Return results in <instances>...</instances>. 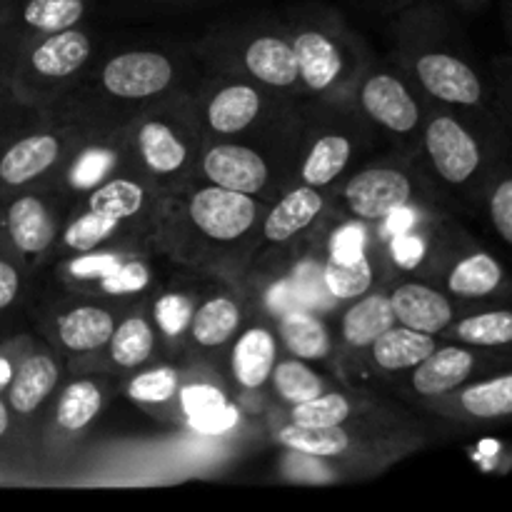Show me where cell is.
I'll return each instance as SVG.
<instances>
[{
    "instance_id": "cell-1",
    "label": "cell",
    "mask_w": 512,
    "mask_h": 512,
    "mask_svg": "<svg viewBox=\"0 0 512 512\" xmlns=\"http://www.w3.org/2000/svg\"><path fill=\"white\" fill-rule=\"evenodd\" d=\"M430 168L450 190L483 200L490 178L508 155L512 140L498 115L435 113L423 130Z\"/></svg>"
},
{
    "instance_id": "cell-2",
    "label": "cell",
    "mask_w": 512,
    "mask_h": 512,
    "mask_svg": "<svg viewBox=\"0 0 512 512\" xmlns=\"http://www.w3.org/2000/svg\"><path fill=\"white\" fill-rule=\"evenodd\" d=\"M415 78L438 103L475 115H495L493 80L483 78V73H478L463 55L428 50L415 60Z\"/></svg>"
},
{
    "instance_id": "cell-3",
    "label": "cell",
    "mask_w": 512,
    "mask_h": 512,
    "mask_svg": "<svg viewBox=\"0 0 512 512\" xmlns=\"http://www.w3.org/2000/svg\"><path fill=\"white\" fill-rule=\"evenodd\" d=\"M510 353H495V350L470 348L463 343L438 345L420 365H415L410 375V388L420 398L435 400L443 395L455 393L473 380L485 378L490 373L510 368Z\"/></svg>"
},
{
    "instance_id": "cell-4",
    "label": "cell",
    "mask_w": 512,
    "mask_h": 512,
    "mask_svg": "<svg viewBox=\"0 0 512 512\" xmlns=\"http://www.w3.org/2000/svg\"><path fill=\"white\" fill-rule=\"evenodd\" d=\"M258 213L260 205L255 203L253 195L213 183L195 190L185 205V220L190 228L215 245H228L245 238L258 220Z\"/></svg>"
},
{
    "instance_id": "cell-5",
    "label": "cell",
    "mask_w": 512,
    "mask_h": 512,
    "mask_svg": "<svg viewBox=\"0 0 512 512\" xmlns=\"http://www.w3.org/2000/svg\"><path fill=\"white\" fill-rule=\"evenodd\" d=\"M433 410L463 425L512 423V365L435 398Z\"/></svg>"
},
{
    "instance_id": "cell-6",
    "label": "cell",
    "mask_w": 512,
    "mask_h": 512,
    "mask_svg": "<svg viewBox=\"0 0 512 512\" xmlns=\"http://www.w3.org/2000/svg\"><path fill=\"white\" fill-rule=\"evenodd\" d=\"M413 180L398 168H368L350 178L343 200L358 220L383 223L390 213L413 203Z\"/></svg>"
},
{
    "instance_id": "cell-7",
    "label": "cell",
    "mask_w": 512,
    "mask_h": 512,
    "mask_svg": "<svg viewBox=\"0 0 512 512\" xmlns=\"http://www.w3.org/2000/svg\"><path fill=\"white\" fill-rule=\"evenodd\" d=\"M175 78L170 58L158 50H130L110 58L103 68V85L113 98L140 100L160 95Z\"/></svg>"
},
{
    "instance_id": "cell-8",
    "label": "cell",
    "mask_w": 512,
    "mask_h": 512,
    "mask_svg": "<svg viewBox=\"0 0 512 512\" xmlns=\"http://www.w3.org/2000/svg\"><path fill=\"white\" fill-rule=\"evenodd\" d=\"M445 288L460 300L512 298V278L495 255L470 248L445 273Z\"/></svg>"
},
{
    "instance_id": "cell-9",
    "label": "cell",
    "mask_w": 512,
    "mask_h": 512,
    "mask_svg": "<svg viewBox=\"0 0 512 512\" xmlns=\"http://www.w3.org/2000/svg\"><path fill=\"white\" fill-rule=\"evenodd\" d=\"M203 173L213 185L245 195L263 193L270 180V170L258 150L233 143L210 148L203 158Z\"/></svg>"
},
{
    "instance_id": "cell-10",
    "label": "cell",
    "mask_w": 512,
    "mask_h": 512,
    "mask_svg": "<svg viewBox=\"0 0 512 512\" xmlns=\"http://www.w3.org/2000/svg\"><path fill=\"white\" fill-rule=\"evenodd\" d=\"M88 33L75 25V28L58 30V33L40 35L38 43L30 48L28 58H25V70L28 75L38 80H63L78 73L90 58Z\"/></svg>"
},
{
    "instance_id": "cell-11",
    "label": "cell",
    "mask_w": 512,
    "mask_h": 512,
    "mask_svg": "<svg viewBox=\"0 0 512 512\" xmlns=\"http://www.w3.org/2000/svg\"><path fill=\"white\" fill-rule=\"evenodd\" d=\"M395 320L405 328L428 335H443L458 320L453 300L438 288L423 283H403L390 293Z\"/></svg>"
},
{
    "instance_id": "cell-12",
    "label": "cell",
    "mask_w": 512,
    "mask_h": 512,
    "mask_svg": "<svg viewBox=\"0 0 512 512\" xmlns=\"http://www.w3.org/2000/svg\"><path fill=\"white\" fill-rule=\"evenodd\" d=\"M363 110L393 133H413L420 123V105L408 88L390 73L370 75L360 90Z\"/></svg>"
},
{
    "instance_id": "cell-13",
    "label": "cell",
    "mask_w": 512,
    "mask_h": 512,
    "mask_svg": "<svg viewBox=\"0 0 512 512\" xmlns=\"http://www.w3.org/2000/svg\"><path fill=\"white\" fill-rule=\"evenodd\" d=\"M290 43L298 58L300 80L310 90L323 93L338 83L343 73V53L333 35L325 33L323 28H303Z\"/></svg>"
},
{
    "instance_id": "cell-14",
    "label": "cell",
    "mask_w": 512,
    "mask_h": 512,
    "mask_svg": "<svg viewBox=\"0 0 512 512\" xmlns=\"http://www.w3.org/2000/svg\"><path fill=\"white\" fill-rule=\"evenodd\" d=\"M8 238L25 258H38L53 245L55 218L38 195H20L5 210Z\"/></svg>"
},
{
    "instance_id": "cell-15",
    "label": "cell",
    "mask_w": 512,
    "mask_h": 512,
    "mask_svg": "<svg viewBox=\"0 0 512 512\" xmlns=\"http://www.w3.org/2000/svg\"><path fill=\"white\" fill-rule=\"evenodd\" d=\"M60 158V140L50 133H33L15 140L0 155V183L5 188H23L48 173Z\"/></svg>"
},
{
    "instance_id": "cell-16",
    "label": "cell",
    "mask_w": 512,
    "mask_h": 512,
    "mask_svg": "<svg viewBox=\"0 0 512 512\" xmlns=\"http://www.w3.org/2000/svg\"><path fill=\"white\" fill-rule=\"evenodd\" d=\"M320 213H323V195L318 193V188H310V185L293 188L268 213L263 238L270 245L288 243V240L298 238L303 230H308L320 218Z\"/></svg>"
},
{
    "instance_id": "cell-17",
    "label": "cell",
    "mask_w": 512,
    "mask_h": 512,
    "mask_svg": "<svg viewBox=\"0 0 512 512\" xmlns=\"http://www.w3.org/2000/svg\"><path fill=\"white\" fill-rule=\"evenodd\" d=\"M245 68L260 83L270 88H290L300 80L298 58L293 43L280 35H260L245 48Z\"/></svg>"
},
{
    "instance_id": "cell-18",
    "label": "cell",
    "mask_w": 512,
    "mask_h": 512,
    "mask_svg": "<svg viewBox=\"0 0 512 512\" xmlns=\"http://www.w3.org/2000/svg\"><path fill=\"white\" fill-rule=\"evenodd\" d=\"M443 335L470 348L512 355V308H485L455 320Z\"/></svg>"
},
{
    "instance_id": "cell-19",
    "label": "cell",
    "mask_w": 512,
    "mask_h": 512,
    "mask_svg": "<svg viewBox=\"0 0 512 512\" xmlns=\"http://www.w3.org/2000/svg\"><path fill=\"white\" fill-rule=\"evenodd\" d=\"M58 375V365L50 355H28L13 370L10 385L5 388L10 410L20 415H33L43 405V400L55 390Z\"/></svg>"
},
{
    "instance_id": "cell-20",
    "label": "cell",
    "mask_w": 512,
    "mask_h": 512,
    "mask_svg": "<svg viewBox=\"0 0 512 512\" xmlns=\"http://www.w3.org/2000/svg\"><path fill=\"white\" fill-rule=\"evenodd\" d=\"M180 405L190 428L203 435H223L238 425V408L215 385H188L180 390Z\"/></svg>"
},
{
    "instance_id": "cell-21",
    "label": "cell",
    "mask_w": 512,
    "mask_h": 512,
    "mask_svg": "<svg viewBox=\"0 0 512 512\" xmlns=\"http://www.w3.org/2000/svg\"><path fill=\"white\" fill-rule=\"evenodd\" d=\"M435 348H438L435 335L420 333L405 325H393L370 345V353L380 370L400 373V370H413L415 365L423 363Z\"/></svg>"
},
{
    "instance_id": "cell-22",
    "label": "cell",
    "mask_w": 512,
    "mask_h": 512,
    "mask_svg": "<svg viewBox=\"0 0 512 512\" xmlns=\"http://www.w3.org/2000/svg\"><path fill=\"white\" fill-rule=\"evenodd\" d=\"M395 323L398 320H395L390 295L370 293L355 298L353 305L345 310L340 333H343V340L350 348H370Z\"/></svg>"
},
{
    "instance_id": "cell-23",
    "label": "cell",
    "mask_w": 512,
    "mask_h": 512,
    "mask_svg": "<svg viewBox=\"0 0 512 512\" xmlns=\"http://www.w3.org/2000/svg\"><path fill=\"white\" fill-rule=\"evenodd\" d=\"M115 333V320L108 310L98 305L73 308L58 318V338L70 353H93L110 343Z\"/></svg>"
},
{
    "instance_id": "cell-24",
    "label": "cell",
    "mask_w": 512,
    "mask_h": 512,
    "mask_svg": "<svg viewBox=\"0 0 512 512\" xmlns=\"http://www.w3.org/2000/svg\"><path fill=\"white\" fill-rule=\"evenodd\" d=\"M278 360V345L265 328H248L233 348V373L243 388L255 390L270 378Z\"/></svg>"
},
{
    "instance_id": "cell-25",
    "label": "cell",
    "mask_w": 512,
    "mask_h": 512,
    "mask_svg": "<svg viewBox=\"0 0 512 512\" xmlns=\"http://www.w3.org/2000/svg\"><path fill=\"white\" fill-rule=\"evenodd\" d=\"M138 153L155 175H175L188 160V145L170 125L148 120L138 128Z\"/></svg>"
},
{
    "instance_id": "cell-26",
    "label": "cell",
    "mask_w": 512,
    "mask_h": 512,
    "mask_svg": "<svg viewBox=\"0 0 512 512\" xmlns=\"http://www.w3.org/2000/svg\"><path fill=\"white\" fill-rule=\"evenodd\" d=\"M260 93L250 85H228L218 90L208 105V123L215 133L230 135L248 128L260 115Z\"/></svg>"
},
{
    "instance_id": "cell-27",
    "label": "cell",
    "mask_w": 512,
    "mask_h": 512,
    "mask_svg": "<svg viewBox=\"0 0 512 512\" xmlns=\"http://www.w3.org/2000/svg\"><path fill=\"white\" fill-rule=\"evenodd\" d=\"M240 318V305L233 298L215 295L193 310L188 330L200 348H220L238 333Z\"/></svg>"
},
{
    "instance_id": "cell-28",
    "label": "cell",
    "mask_w": 512,
    "mask_h": 512,
    "mask_svg": "<svg viewBox=\"0 0 512 512\" xmlns=\"http://www.w3.org/2000/svg\"><path fill=\"white\" fill-rule=\"evenodd\" d=\"M278 333L285 348L300 360H323L333 345L323 320L305 310H288L280 315Z\"/></svg>"
},
{
    "instance_id": "cell-29",
    "label": "cell",
    "mask_w": 512,
    "mask_h": 512,
    "mask_svg": "<svg viewBox=\"0 0 512 512\" xmlns=\"http://www.w3.org/2000/svg\"><path fill=\"white\" fill-rule=\"evenodd\" d=\"M350 158H353V143H350V138L338 133L323 135V138L315 140L313 148L305 155L303 170H300L303 185L325 188V185L335 183L345 173Z\"/></svg>"
},
{
    "instance_id": "cell-30",
    "label": "cell",
    "mask_w": 512,
    "mask_h": 512,
    "mask_svg": "<svg viewBox=\"0 0 512 512\" xmlns=\"http://www.w3.org/2000/svg\"><path fill=\"white\" fill-rule=\"evenodd\" d=\"M278 440L285 448L308 455V458H343V455H350V448H353V433L345 425H335V428L290 425L280 430Z\"/></svg>"
},
{
    "instance_id": "cell-31",
    "label": "cell",
    "mask_w": 512,
    "mask_h": 512,
    "mask_svg": "<svg viewBox=\"0 0 512 512\" xmlns=\"http://www.w3.org/2000/svg\"><path fill=\"white\" fill-rule=\"evenodd\" d=\"M103 408V393L93 380H75L60 393L55 405V423L68 433L88 428Z\"/></svg>"
},
{
    "instance_id": "cell-32",
    "label": "cell",
    "mask_w": 512,
    "mask_h": 512,
    "mask_svg": "<svg viewBox=\"0 0 512 512\" xmlns=\"http://www.w3.org/2000/svg\"><path fill=\"white\" fill-rule=\"evenodd\" d=\"M110 358L120 368H138L153 355L155 333L140 315L123 320L110 338Z\"/></svg>"
},
{
    "instance_id": "cell-33",
    "label": "cell",
    "mask_w": 512,
    "mask_h": 512,
    "mask_svg": "<svg viewBox=\"0 0 512 512\" xmlns=\"http://www.w3.org/2000/svg\"><path fill=\"white\" fill-rule=\"evenodd\" d=\"M483 203L490 225L498 233V238L508 248H512V145L508 155L503 158V163L498 165V170L490 178L483 195Z\"/></svg>"
},
{
    "instance_id": "cell-34",
    "label": "cell",
    "mask_w": 512,
    "mask_h": 512,
    "mask_svg": "<svg viewBox=\"0 0 512 512\" xmlns=\"http://www.w3.org/2000/svg\"><path fill=\"white\" fill-rule=\"evenodd\" d=\"M373 263L368 255H360L353 263H338L328 260L323 268V283L328 293L338 300H355L373 288Z\"/></svg>"
},
{
    "instance_id": "cell-35",
    "label": "cell",
    "mask_w": 512,
    "mask_h": 512,
    "mask_svg": "<svg viewBox=\"0 0 512 512\" xmlns=\"http://www.w3.org/2000/svg\"><path fill=\"white\" fill-rule=\"evenodd\" d=\"M270 378H273L275 393L283 400H288L290 405L305 403V400H313L320 393H325V385L320 380V375L315 370H310L300 358L278 363L273 368V373H270Z\"/></svg>"
},
{
    "instance_id": "cell-36",
    "label": "cell",
    "mask_w": 512,
    "mask_h": 512,
    "mask_svg": "<svg viewBox=\"0 0 512 512\" xmlns=\"http://www.w3.org/2000/svg\"><path fill=\"white\" fill-rule=\"evenodd\" d=\"M353 418V403L340 393H320L318 398L293 405L290 423L300 428H335Z\"/></svg>"
},
{
    "instance_id": "cell-37",
    "label": "cell",
    "mask_w": 512,
    "mask_h": 512,
    "mask_svg": "<svg viewBox=\"0 0 512 512\" xmlns=\"http://www.w3.org/2000/svg\"><path fill=\"white\" fill-rule=\"evenodd\" d=\"M143 200H145L143 188H140L138 183L125 178H115V180H108V183H103L100 188H95L93 195H90L88 205L90 210H98V213H105L110 215V218L123 223V220L135 218V215L140 213Z\"/></svg>"
},
{
    "instance_id": "cell-38",
    "label": "cell",
    "mask_w": 512,
    "mask_h": 512,
    "mask_svg": "<svg viewBox=\"0 0 512 512\" xmlns=\"http://www.w3.org/2000/svg\"><path fill=\"white\" fill-rule=\"evenodd\" d=\"M118 228L120 220L98 213V210H88L85 215L75 218L70 228L65 230V245L75 253H88V250L98 248L103 240H108Z\"/></svg>"
},
{
    "instance_id": "cell-39",
    "label": "cell",
    "mask_w": 512,
    "mask_h": 512,
    "mask_svg": "<svg viewBox=\"0 0 512 512\" xmlns=\"http://www.w3.org/2000/svg\"><path fill=\"white\" fill-rule=\"evenodd\" d=\"M180 390V378L173 368H153L135 375L128 385V395L138 403H165Z\"/></svg>"
},
{
    "instance_id": "cell-40",
    "label": "cell",
    "mask_w": 512,
    "mask_h": 512,
    "mask_svg": "<svg viewBox=\"0 0 512 512\" xmlns=\"http://www.w3.org/2000/svg\"><path fill=\"white\" fill-rule=\"evenodd\" d=\"M493 108L512 140V55L493 60Z\"/></svg>"
},
{
    "instance_id": "cell-41",
    "label": "cell",
    "mask_w": 512,
    "mask_h": 512,
    "mask_svg": "<svg viewBox=\"0 0 512 512\" xmlns=\"http://www.w3.org/2000/svg\"><path fill=\"white\" fill-rule=\"evenodd\" d=\"M98 283L103 288V293L108 295H133L148 288L150 273L143 263L128 260V263H120L108 278L98 280Z\"/></svg>"
},
{
    "instance_id": "cell-42",
    "label": "cell",
    "mask_w": 512,
    "mask_h": 512,
    "mask_svg": "<svg viewBox=\"0 0 512 512\" xmlns=\"http://www.w3.org/2000/svg\"><path fill=\"white\" fill-rule=\"evenodd\" d=\"M193 318V305L185 295L168 293L155 303V320L165 335H180L190 325Z\"/></svg>"
},
{
    "instance_id": "cell-43",
    "label": "cell",
    "mask_w": 512,
    "mask_h": 512,
    "mask_svg": "<svg viewBox=\"0 0 512 512\" xmlns=\"http://www.w3.org/2000/svg\"><path fill=\"white\" fill-rule=\"evenodd\" d=\"M365 255V230L363 225H343L330 240V260L338 263H353Z\"/></svg>"
},
{
    "instance_id": "cell-44",
    "label": "cell",
    "mask_w": 512,
    "mask_h": 512,
    "mask_svg": "<svg viewBox=\"0 0 512 512\" xmlns=\"http://www.w3.org/2000/svg\"><path fill=\"white\" fill-rule=\"evenodd\" d=\"M123 260L115 253H90L80 255L73 263L68 265V273L73 275L75 280H103L113 273Z\"/></svg>"
},
{
    "instance_id": "cell-45",
    "label": "cell",
    "mask_w": 512,
    "mask_h": 512,
    "mask_svg": "<svg viewBox=\"0 0 512 512\" xmlns=\"http://www.w3.org/2000/svg\"><path fill=\"white\" fill-rule=\"evenodd\" d=\"M113 163L115 160L108 150H88V153L80 155L78 163H75L73 183L78 185V188H93V185L108 173Z\"/></svg>"
},
{
    "instance_id": "cell-46",
    "label": "cell",
    "mask_w": 512,
    "mask_h": 512,
    "mask_svg": "<svg viewBox=\"0 0 512 512\" xmlns=\"http://www.w3.org/2000/svg\"><path fill=\"white\" fill-rule=\"evenodd\" d=\"M390 250H393V258L400 268L415 270L420 263H423L425 253H428V245L420 235H415L413 230L408 233L393 235V243H390Z\"/></svg>"
},
{
    "instance_id": "cell-47",
    "label": "cell",
    "mask_w": 512,
    "mask_h": 512,
    "mask_svg": "<svg viewBox=\"0 0 512 512\" xmlns=\"http://www.w3.org/2000/svg\"><path fill=\"white\" fill-rule=\"evenodd\" d=\"M18 293H20V273L15 270V265H10L8 260L0 258V313L15 303Z\"/></svg>"
},
{
    "instance_id": "cell-48",
    "label": "cell",
    "mask_w": 512,
    "mask_h": 512,
    "mask_svg": "<svg viewBox=\"0 0 512 512\" xmlns=\"http://www.w3.org/2000/svg\"><path fill=\"white\" fill-rule=\"evenodd\" d=\"M383 223H385V228H388L390 235L408 233V230H413V225H415V210L410 208V205H405V208L390 213Z\"/></svg>"
},
{
    "instance_id": "cell-49",
    "label": "cell",
    "mask_w": 512,
    "mask_h": 512,
    "mask_svg": "<svg viewBox=\"0 0 512 512\" xmlns=\"http://www.w3.org/2000/svg\"><path fill=\"white\" fill-rule=\"evenodd\" d=\"M10 378H13V365H10L8 358L0 355V393H5V388L10 385Z\"/></svg>"
},
{
    "instance_id": "cell-50",
    "label": "cell",
    "mask_w": 512,
    "mask_h": 512,
    "mask_svg": "<svg viewBox=\"0 0 512 512\" xmlns=\"http://www.w3.org/2000/svg\"><path fill=\"white\" fill-rule=\"evenodd\" d=\"M503 25H505V33H508V40L512 45V0H505L503 3Z\"/></svg>"
},
{
    "instance_id": "cell-51",
    "label": "cell",
    "mask_w": 512,
    "mask_h": 512,
    "mask_svg": "<svg viewBox=\"0 0 512 512\" xmlns=\"http://www.w3.org/2000/svg\"><path fill=\"white\" fill-rule=\"evenodd\" d=\"M10 430V408L0 400V438Z\"/></svg>"
},
{
    "instance_id": "cell-52",
    "label": "cell",
    "mask_w": 512,
    "mask_h": 512,
    "mask_svg": "<svg viewBox=\"0 0 512 512\" xmlns=\"http://www.w3.org/2000/svg\"><path fill=\"white\" fill-rule=\"evenodd\" d=\"M450 3L460 5V8H465V10H480V8H485L490 0H450Z\"/></svg>"
},
{
    "instance_id": "cell-53",
    "label": "cell",
    "mask_w": 512,
    "mask_h": 512,
    "mask_svg": "<svg viewBox=\"0 0 512 512\" xmlns=\"http://www.w3.org/2000/svg\"><path fill=\"white\" fill-rule=\"evenodd\" d=\"M378 3H400V0H378Z\"/></svg>"
},
{
    "instance_id": "cell-54",
    "label": "cell",
    "mask_w": 512,
    "mask_h": 512,
    "mask_svg": "<svg viewBox=\"0 0 512 512\" xmlns=\"http://www.w3.org/2000/svg\"><path fill=\"white\" fill-rule=\"evenodd\" d=\"M5 3H8V0H0V10H3V8H5Z\"/></svg>"
}]
</instances>
